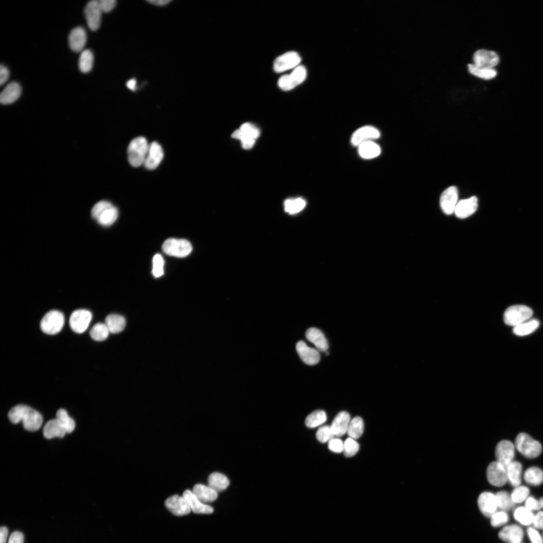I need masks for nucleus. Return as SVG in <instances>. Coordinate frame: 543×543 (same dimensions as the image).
I'll return each instance as SVG.
<instances>
[{"mask_svg": "<svg viewBox=\"0 0 543 543\" xmlns=\"http://www.w3.org/2000/svg\"><path fill=\"white\" fill-rule=\"evenodd\" d=\"M8 417L13 423L22 421L25 429L32 432L39 430L43 422V418L40 413L24 405L13 408L9 412Z\"/></svg>", "mask_w": 543, "mask_h": 543, "instance_id": "1", "label": "nucleus"}, {"mask_svg": "<svg viewBox=\"0 0 543 543\" xmlns=\"http://www.w3.org/2000/svg\"><path fill=\"white\" fill-rule=\"evenodd\" d=\"M147 139L138 136L130 142L127 150L128 159L130 164L137 167L144 165L149 148Z\"/></svg>", "mask_w": 543, "mask_h": 543, "instance_id": "2", "label": "nucleus"}, {"mask_svg": "<svg viewBox=\"0 0 543 543\" xmlns=\"http://www.w3.org/2000/svg\"><path fill=\"white\" fill-rule=\"evenodd\" d=\"M514 446L521 454L529 459L537 458L542 452L541 444L524 433L517 436Z\"/></svg>", "mask_w": 543, "mask_h": 543, "instance_id": "3", "label": "nucleus"}, {"mask_svg": "<svg viewBox=\"0 0 543 543\" xmlns=\"http://www.w3.org/2000/svg\"><path fill=\"white\" fill-rule=\"evenodd\" d=\"M533 311L530 307L523 305H513L508 307L504 314L506 325L516 327L531 318Z\"/></svg>", "mask_w": 543, "mask_h": 543, "instance_id": "4", "label": "nucleus"}, {"mask_svg": "<svg viewBox=\"0 0 543 543\" xmlns=\"http://www.w3.org/2000/svg\"><path fill=\"white\" fill-rule=\"evenodd\" d=\"M65 317L62 312L52 310L47 312L41 323L42 330L48 334H55L63 329Z\"/></svg>", "mask_w": 543, "mask_h": 543, "instance_id": "5", "label": "nucleus"}, {"mask_svg": "<svg viewBox=\"0 0 543 543\" xmlns=\"http://www.w3.org/2000/svg\"><path fill=\"white\" fill-rule=\"evenodd\" d=\"M162 249L168 255L184 258L191 252L192 247L186 240L168 239L164 243Z\"/></svg>", "mask_w": 543, "mask_h": 543, "instance_id": "6", "label": "nucleus"}, {"mask_svg": "<svg viewBox=\"0 0 543 543\" xmlns=\"http://www.w3.org/2000/svg\"><path fill=\"white\" fill-rule=\"evenodd\" d=\"M307 71L303 66H299L290 75L282 76L278 81L280 88L284 91L292 90L306 79Z\"/></svg>", "mask_w": 543, "mask_h": 543, "instance_id": "7", "label": "nucleus"}, {"mask_svg": "<svg viewBox=\"0 0 543 543\" xmlns=\"http://www.w3.org/2000/svg\"><path fill=\"white\" fill-rule=\"evenodd\" d=\"M92 318V313L86 309H78L71 314L70 325L76 333L82 334L88 329Z\"/></svg>", "mask_w": 543, "mask_h": 543, "instance_id": "8", "label": "nucleus"}, {"mask_svg": "<svg viewBox=\"0 0 543 543\" xmlns=\"http://www.w3.org/2000/svg\"><path fill=\"white\" fill-rule=\"evenodd\" d=\"M474 65L480 69H494L500 62L499 56L493 51L477 50L473 56Z\"/></svg>", "mask_w": 543, "mask_h": 543, "instance_id": "9", "label": "nucleus"}, {"mask_svg": "<svg viewBox=\"0 0 543 543\" xmlns=\"http://www.w3.org/2000/svg\"><path fill=\"white\" fill-rule=\"evenodd\" d=\"M102 13L99 0H93L85 6L84 14L88 26L92 31L95 32L99 29L101 23Z\"/></svg>", "mask_w": 543, "mask_h": 543, "instance_id": "10", "label": "nucleus"}, {"mask_svg": "<svg viewBox=\"0 0 543 543\" xmlns=\"http://www.w3.org/2000/svg\"><path fill=\"white\" fill-rule=\"evenodd\" d=\"M301 62V58L295 51H290L277 58L274 64V69L276 73H282L296 68Z\"/></svg>", "mask_w": 543, "mask_h": 543, "instance_id": "11", "label": "nucleus"}, {"mask_svg": "<svg viewBox=\"0 0 543 543\" xmlns=\"http://www.w3.org/2000/svg\"><path fill=\"white\" fill-rule=\"evenodd\" d=\"M515 456V446L510 441L502 440L496 449V457L498 462L506 468L513 461Z\"/></svg>", "mask_w": 543, "mask_h": 543, "instance_id": "12", "label": "nucleus"}, {"mask_svg": "<svg viewBox=\"0 0 543 543\" xmlns=\"http://www.w3.org/2000/svg\"><path fill=\"white\" fill-rule=\"evenodd\" d=\"M487 478L495 487H503L508 481L506 468L498 461L493 462L488 468Z\"/></svg>", "mask_w": 543, "mask_h": 543, "instance_id": "13", "label": "nucleus"}, {"mask_svg": "<svg viewBox=\"0 0 543 543\" xmlns=\"http://www.w3.org/2000/svg\"><path fill=\"white\" fill-rule=\"evenodd\" d=\"M459 191L455 186L446 189L440 198V206L443 212L447 215L453 214L458 204Z\"/></svg>", "mask_w": 543, "mask_h": 543, "instance_id": "14", "label": "nucleus"}, {"mask_svg": "<svg viewBox=\"0 0 543 543\" xmlns=\"http://www.w3.org/2000/svg\"><path fill=\"white\" fill-rule=\"evenodd\" d=\"M166 507L174 515L183 516L191 511L190 507L183 497L174 495L168 498L165 501Z\"/></svg>", "mask_w": 543, "mask_h": 543, "instance_id": "15", "label": "nucleus"}, {"mask_svg": "<svg viewBox=\"0 0 543 543\" xmlns=\"http://www.w3.org/2000/svg\"><path fill=\"white\" fill-rule=\"evenodd\" d=\"M478 504L481 512L489 518L496 512L499 507L496 495L490 492L482 493L478 499Z\"/></svg>", "mask_w": 543, "mask_h": 543, "instance_id": "16", "label": "nucleus"}, {"mask_svg": "<svg viewBox=\"0 0 543 543\" xmlns=\"http://www.w3.org/2000/svg\"><path fill=\"white\" fill-rule=\"evenodd\" d=\"M380 136V132L377 129L371 126H365L353 133L351 142L353 146L358 147L362 143L378 139Z\"/></svg>", "mask_w": 543, "mask_h": 543, "instance_id": "17", "label": "nucleus"}, {"mask_svg": "<svg viewBox=\"0 0 543 543\" xmlns=\"http://www.w3.org/2000/svg\"><path fill=\"white\" fill-rule=\"evenodd\" d=\"M164 156V151L161 146L157 142H153L149 145L144 165L148 169H155L160 165Z\"/></svg>", "mask_w": 543, "mask_h": 543, "instance_id": "18", "label": "nucleus"}, {"mask_svg": "<svg viewBox=\"0 0 543 543\" xmlns=\"http://www.w3.org/2000/svg\"><path fill=\"white\" fill-rule=\"evenodd\" d=\"M296 349L300 358L306 364L312 366L320 362L321 355L319 351L308 347L304 341H298Z\"/></svg>", "mask_w": 543, "mask_h": 543, "instance_id": "19", "label": "nucleus"}, {"mask_svg": "<svg viewBox=\"0 0 543 543\" xmlns=\"http://www.w3.org/2000/svg\"><path fill=\"white\" fill-rule=\"evenodd\" d=\"M68 40L69 46L73 51L82 52L87 42L86 32L82 27H75L71 32Z\"/></svg>", "mask_w": 543, "mask_h": 543, "instance_id": "20", "label": "nucleus"}, {"mask_svg": "<svg viewBox=\"0 0 543 543\" xmlns=\"http://www.w3.org/2000/svg\"><path fill=\"white\" fill-rule=\"evenodd\" d=\"M477 208L478 199L473 196L459 201L456 207L454 213L457 217L466 218L472 215Z\"/></svg>", "mask_w": 543, "mask_h": 543, "instance_id": "21", "label": "nucleus"}, {"mask_svg": "<svg viewBox=\"0 0 543 543\" xmlns=\"http://www.w3.org/2000/svg\"><path fill=\"white\" fill-rule=\"evenodd\" d=\"M351 420V417L348 413H339L334 418L331 426L334 436L340 437L345 435L347 433Z\"/></svg>", "mask_w": 543, "mask_h": 543, "instance_id": "22", "label": "nucleus"}, {"mask_svg": "<svg viewBox=\"0 0 543 543\" xmlns=\"http://www.w3.org/2000/svg\"><path fill=\"white\" fill-rule=\"evenodd\" d=\"M524 535L523 529L518 525L505 527L499 533L500 538L507 543H521Z\"/></svg>", "mask_w": 543, "mask_h": 543, "instance_id": "23", "label": "nucleus"}, {"mask_svg": "<svg viewBox=\"0 0 543 543\" xmlns=\"http://www.w3.org/2000/svg\"><path fill=\"white\" fill-rule=\"evenodd\" d=\"M22 92L19 83L12 82L8 84L0 95V102L3 105L13 103L20 97Z\"/></svg>", "mask_w": 543, "mask_h": 543, "instance_id": "24", "label": "nucleus"}, {"mask_svg": "<svg viewBox=\"0 0 543 543\" xmlns=\"http://www.w3.org/2000/svg\"><path fill=\"white\" fill-rule=\"evenodd\" d=\"M183 497L186 500L191 511L194 513L211 514L213 512L212 507L199 501L191 491H185L183 493Z\"/></svg>", "mask_w": 543, "mask_h": 543, "instance_id": "25", "label": "nucleus"}, {"mask_svg": "<svg viewBox=\"0 0 543 543\" xmlns=\"http://www.w3.org/2000/svg\"><path fill=\"white\" fill-rule=\"evenodd\" d=\"M306 338L316 346L321 352H326L329 349V344L323 332L315 328L308 329L305 333Z\"/></svg>", "mask_w": 543, "mask_h": 543, "instance_id": "26", "label": "nucleus"}, {"mask_svg": "<svg viewBox=\"0 0 543 543\" xmlns=\"http://www.w3.org/2000/svg\"><path fill=\"white\" fill-rule=\"evenodd\" d=\"M43 433L45 438L50 439L55 437L63 438L67 432L61 421L55 418L50 420L45 424Z\"/></svg>", "mask_w": 543, "mask_h": 543, "instance_id": "27", "label": "nucleus"}, {"mask_svg": "<svg viewBox=\"0 0 543 543\" xmlns=\"http://www.w3.org/2000/svg\"><path fill=\"white\" fill-rule=\"evenodd\" d=\"M192 493L199 501L205 504L215 501L218 497L217 492L209 486L208 487L202 484L195 485Z\"/></svg>", "mask_w": 543, "mask_h": 543, "instance_id": "28", "label": "nucleus"}, {"mask_svg": "<svg viewBox=\"0 0 543 543\" xmlns=\"http://www.w3.org/2000/svg\"><path fill=\"white\" fill-rule=\"evenodd\" d=\"M508 481L512 487H519L522 481V466L517 461H513L506 468Z\"/></svg>", "mask_w": 543, "mask_h": 543, "instance_id": "29", "label": "nucleus"}, {"mask_svg": "<svg viewBox=\"0 0 543 543\" xmlns=\"http://www.w3.org/2000/svg\"><path fill=\"white\" fill-rule=\"evenodd\" d=\"M109 332L112 334H118L124 330L126 326L125 318L120 314H111L105 319V323Z\"/></svg>", "mask_w": 543, "mask_h": 543, "instance_id": "30", "label": "nucleus"}, {"mask_svg": "<svg viewBox=\"0 0 543 543\" xmlns=\"http://www.w3.org/2000/svg\"><path fill=\"white\" fill-rule=\"evenodd\" d=\"M360 156L365 159H371L378 157L381 153L380 147L373 141L362 143L358 146Z\"/></svg>", "mask_w": 543, "mask_h": 543, "instance_id": "31", "label": "nucleus"}, {"mask_svg": "<svg viewBox=\"0 0 543 543\" xmlns=\"http://www.w3.org/2000/svg\"><path fill=\"white\" fill-rule=\"evenodd\" d=\"M209 486L216 492L225 490L230 485V481L222 474L214 472L211 474L208 479Z\"/></svg>", "mask_w": 543, "mask_h": 543, "instance_id": "32", "label": "nucleus"}, {"mask_svg": "<svg viewBox=\"0 0 543 543\" xmlns=\"http://www.w3.org/2000/svg\"><path fill=\"white\" fill-rule=\"evenodd\" d=\"M94 55L90 49H84L81 53L79 59V68L83 73H88L92 69Z\"/></svg>", "mask_w": 543, "mask_h": 543, "instance_id": "33", "label": "nucleus"}, {"mask_svg": "<svg viewBox=\"0 0 543 543\" xmlns=\"http://www.w3.org/2000/svg\"><path fill=\"white\" fill-rule=\"evenodd\" d=\"M118 216V209L112 205L105 210L96 220L99 224L104 226H108L116 222Z\"/></svg>", "mask_w": 543, "mask_h": 543, "instance_id": "34", "label": "nucleus"}, {"mask_svg": "<svg viewBox=\"0 0 543 543\" xmlns=\"http://www.w3.org/2000/svg\"><path fill=\"white\" fill-rule=\"evenodd\" d=\"M525 481L533 486H539L543 482V471L537 467L528 468L524 473Z\"/></svg>", "mask_w": 543, "mask_h": 543, "instance_id": "35", "label": "nucleus"}, {"mask_svg": "<svg viewBox=\"0 0 543 543\" xmlns=\"http://www.w3.org/2000/svg\"><path fill=\"white\" fill-rule=\"evenodd\" d=\"M364 430V423L363 419L356 417L352 419L349 424L347 433L353 439H358L363 435Z\"/></svg>", "mask_w": 543, "mask_h": 543, "instance_id": "36", "label": "nucleus"}, {"mask_svg": "<svg viewBox=\"0 0 543 543\" xmlns=\"http://www.w3.org/2000/svg\"><path fill=\"white\" fill-rule=\"evenodd\" d=\"M327 419V415L324 411L317 410L307 417L305 423L307 427L314 428L322 425Z\"/></svg>", "mask_w": 543, "mask_h": 543, "instance_id": "37", "label": "nucleus"}, {"mask_svg": "<svg viewBox=\"0 0 543 543\" xmlns=\"http://www.w3.org/2000/svg\"><path fill=\"white\" fill-rule=\"evenodd\" d=\"M513 515L518 522L525 526L533 524L535 517L533 512L526 507L517 508L514 511Z\"/></svg>", "mask_w": 543, "mask_h": 543, "instance_id": "38", "label": "nucleus"}, {"mask_svg": "<svg viewBox=\"0 0 543 543\" xmlns=\"http://www.w3.org/2000/svg\"><path fill=\"white\" fill-rule=\"evenodd\" d=\"M305 206L306 202L301 198L288 199L284 203L285 211L292 214L300 212Z\"/></svg>", "mask_w": 543, "mask_h": 543, "instance_id": "39", "label": "nucleus"}, {"mask_svg": "<svg viewBox=\"0 0 543 543\" xmlns=\"http://www.w3.org/2000/svg\"><path fill=\"white\" fill-rule=\"evenodd\" d=\"M539 325V322L536 320L524 323L514 327L513 333L519 336L526 335L535 332L538 328Z\"/></svg>", "mask_w": 543, "mask_h": 543, "instance_id": "40", "label": "nucleus"}, {"mask_svg": "<svg viewBox=\"0 0 543 543\" xmlns=\"http://www.w3.org/2000/svg\"><path fill=\"white\" fill-rule=\"evenodd\" d=\"M110 332L105 324L98 323L94 326L90 331L91 338L95 340L104 341L109 336Z\"/></svg>", "mask_w": 543, "mask_h": 543, "instance_id": "41", "label": "nucleus"}, {"mask_svg": "<svg viewBox=\"0 0 543 543\" xmlns=\"http://www.w3.org/2000/svg\"><path fill=\"white\" fill-rule=\"evenodd\" d=\"M468 70L470 74L484 80H491L497 75V72L495 69H480L474 64H469Z\"/></svg>", "mask_w": 543, "mask_h": 543, "instance_id": "42", "label": "nucleus"}, {"mask_svg": "<svg viewBox=\"0 0 543 543\" xmlns=\"http://www.w3.org/2000/svg\"><path fill=\"white\" fill-rule=\"evenodd\" d=\"M56 418L58 419L64 426L67 433H71L75 428V422L70 418L67 412L64 409L58 411L56 415Z\"/></svg>", "mask_w": 543, "mask_h": 543, "instance_id": "43", "label": "nucleus"}, {"mask_svg": "<svg viewBox=\"0 0 543 543\" xmlns=\"http://www.w3.org/2000/svg\"><path fill=\"white\" fill-rule=\"evenodd\" d=\"M498 501V507L502 511L510 510L514 506V503L512 501L511 496L506 492L501 491L496 495Z\"/></svg>", "mask_w": 543, "mask_h": 543, "instance_id": "44", "label": "nucleus"}, {"mask_svg": "<svg viewBox=\"0 0 543 543\" xmlns=\"http://www.w3.org/2000/svg\"><path fill=\"white\" fill-rule=\"evenodd\" d=\"M530 495L529 489L525 486H519L515 488L510 495L511 499L514 503H521L526 501Z\"/></svg>", "mask_w": 543, "mask_h": 543, "instance_id": "45", "label": "nucleus"}, {"mask_svg": "<svg viewBox=\"0 0 543 543\" xmlns=\"http://www.w3.org/2000/svg\"><path fill=\"white\" fill-rule=\"evenodd\" d=\"M232 137L241 140L243 148L246 150L251 149L255 144V139L245 134L240 129L234 131Z\"/></svg>", "mask_w": 543, "mask_h": 543, "instance_id": "46", "label": "nucleus"}, {"mask_svg": "<svg viewBox=\"0 0 543 543\" xmlns=\"http://www.w3.org/2000/svg\"><path fill=\"white\" fill-rule=\"evenodd\" d=\"M334 436L331 426L329 425L320 427L316 434L317 439L322 443H325L330 441Z\"/></svg>", "mask_w": 543, "mask_h": 543, "instance_id": "47", "label": "nucleus"}, {"mask_svg": "<svg viewBox=\"0 0 543 543\" xmlns=\"http://www.w3.org/2000/svg\"><path fill=\"white\" fill-rule=\"evenodd\" d=\"M164 260L160 254H156L153 258L152 273L154 277H161L164 273Z\"/></svg>", "mask_w": 543, "mask_h": 543, "instance_id": "48", "label": "nucleus"}, {"mask_svg": "<svg viewBox=\"0 0 543 543\" xmlns=\"http://www.w3.org/2000/svg\"><path fill=\"white\" fill-rule=\"evenodd\" d=\"M344 455L347 457H352L355 456L359 451L360 446L354 439L349 438L344 443Z\"/></svg>", "mask_w": 543, "mask_h": 543, "instance_id": "49", "label": "nucleus"}, {"mask_svg": "<svg viewBox=\"0 0 543 543\" xmlns=\"http://www.w3.org/2000/svg\"><path fill=\"white\" fill-rule=\"evenodd\" d=\"M491 518V524L494 527H498L506 524L508 521V514L505 511L496 512Z\"/></svg>", "mask_w": 543, "mask_h": 543, "instance_id": "50", "label": "nucleus"}, {"mask_svg": "<svg viewBox=\"0 0 543 543\" xmlns=\"http://www.w3.org/2000/svg\"><path fill=\"white\" fill-rule=\"evenodd\" d=\"M240 130L245 134L254 139L259 137L260 134L259 129L250 123H245L241 125Z\"/></svg>", "mask_w": 543, "mask_h": 543, "instance_id": "51", "label": "nucleus"}, {"mask_svg": "<svg viewBox=\"0 0 543 543\" xmlns=\"http://www.w3.org/2000/svg\"><path fill=\"white\" fill-rule=\"evenodd\" d=\"M112 205L107 201H101L97 203L92 208L91 215L93 218L97 220L100 214Z\"/></svg>", "mask_w": 543, "mask_h": 543, "instance_id": "52", "label": "nucleus"}, {"mask_svg": "<svg viewBox=\"0 0 543 543\" xmlns=\"http://www.w3.org/2000/svg\"><path fill=\"white\" fill-rule=\"evenodd\" d=\"M525 507L531 511L539 510L543 508V498L539 501L533 497H529L526 501Z\"/></svg>", "mask_w": 543, "mask_h": 543, "instance_id": "53", "label": "nucleus"}, {"mask_svg": "<svg viewBox=\"0 0 543 543\" xmlns=\"http://www.w3.org/2000/svg\"><path fill=\"white\" fill-rule=\"evenodd\" d=\"M329 449L336 453H340L344 451V443L339 439L333 438L329 441Z\"/></svg>", "mask_w": 543, "mask_h": 543, "instance_id": "54", "label": "nucleus"}, {"mask_svg": "<svg viewBox=\"0 0 543 543\" xmlns=\"http://www.w3.org/2000/svg\"><path fill=\"white\" fill-rule=\"evenodd\" d=\"M99 4L103 12L109 13L116 7V0H99Z\"/></svg>", "mask_w": 543, "mask_h": 543, "instance_id": "55", "label": "nucleus"}, {"mask_svg": "<svg viewBox=\"0 0 543 543\" xmlns=\"http://www.w3.org/2000/svg\"><path fill=\"white\" fill-rule=\"evenodd\" d=\"M527 532L532 543H543V538L535 528H529Z\"/></svg>", "mask_w": 543, "mask_h": 543, "instance_id": "56", "label": "nucleus"}, {"mask_svg": "<svg viewBox=\"0 0 543 543\" xmlns=\"http://www.w3.org/2000/svg\"><path fill=\"white\" fill-rule=\"evenodd\" d=\"M24 537L22 533L19 531L13 532L9 538L8 543H23Z\"/></svg>", "mask_w": 543, "mask_h": 543, "instance_id": "57", "label": "nucleus"}, {"mask_svg": "<svg viewBox=\"0 0 543 543\" xmlns=\"http://www.w3.org/2000/svg\"><path fill=\"white\" fill-rule=\"evenodd\" d=\"M10 73L7 67L1 65L0 67V84L2 85L9 78Z\"/></svg>", "mask_w": 543, "mask_h": 543, "instance_id": "58", "label": "nucleus"}, {"mask_svg": "<svg viewBox=\"0 0 543 543\" xmlns=\"http://www.w3.org/2000/svg\"><path fill=\"white\" fill-rule=\"evenodd\" d=\"M533 524L536 528L543 530V511H539L535 516Z\"/></svg>", "mask_w": 543, "mask_h": 543, "instance_id": "59", "label": "nucleus"}, {"mask_svg": "<svg viewBox=\"0 0 543 543\" xmlns=\"http://www.w3.org/2000/svg\"><path fill=\"white\" fill-rule=\"evenodd\" d=\"M8 535V529L6 527H2L0 529V543H6Z\"/></svg>", "mask_w": 543, "mask_h": 543, "instance_id": "60", "label": "nucleus"}, {"mask_svg": "<svg viewBox=\"0 0 543 543\" xmlns=\"http://www.w3.org/2000/svg\"><path fill=\"white\" fill-rule=\"evenodd\" d=\"M171 1V0H151V1H148L147 2L156 6L163 7L167 5Z\"/></svg>", "mask_w": 543, "mask_h": 543, "instance_id": "61", "label": "nucleus"}, {"mask_svg": "<svg viewBox=\"0 0 543 543\" xmlns=\"http://www.w3.org/2000/svg\"><path fill=\"white\" fill-rule=\"evenodd\" d=\"M126 85L127 88L133 92H135L137 89V81L134 78L128 80Z\"/></svg>", "mask_w": 543, "mask_h": 543, "instance_id": "62", "label": "nucleus"}, {"mask_svg": "<svg viewBox=\"0 0 543 543\" xmlns=\"http://www.w3.org/2000/svg\"></svg>", "mask_w": 543, "mask_h": 543, "instance_id": "63", "label": "nucleus"}, {"mask_svg": "<svg viewBox=\"0 0 543 543\" xmlns=\"http://www.w3.org/2000/svg\"><path fill=\"white\" fill-rule=\"evenodd\" d=\"M522 543V542H521V543Z\"/></svg>", "mask_w": 543, "mask_h": 543, "instance_id": "64", "label": "nucleus"}]
</instances>
